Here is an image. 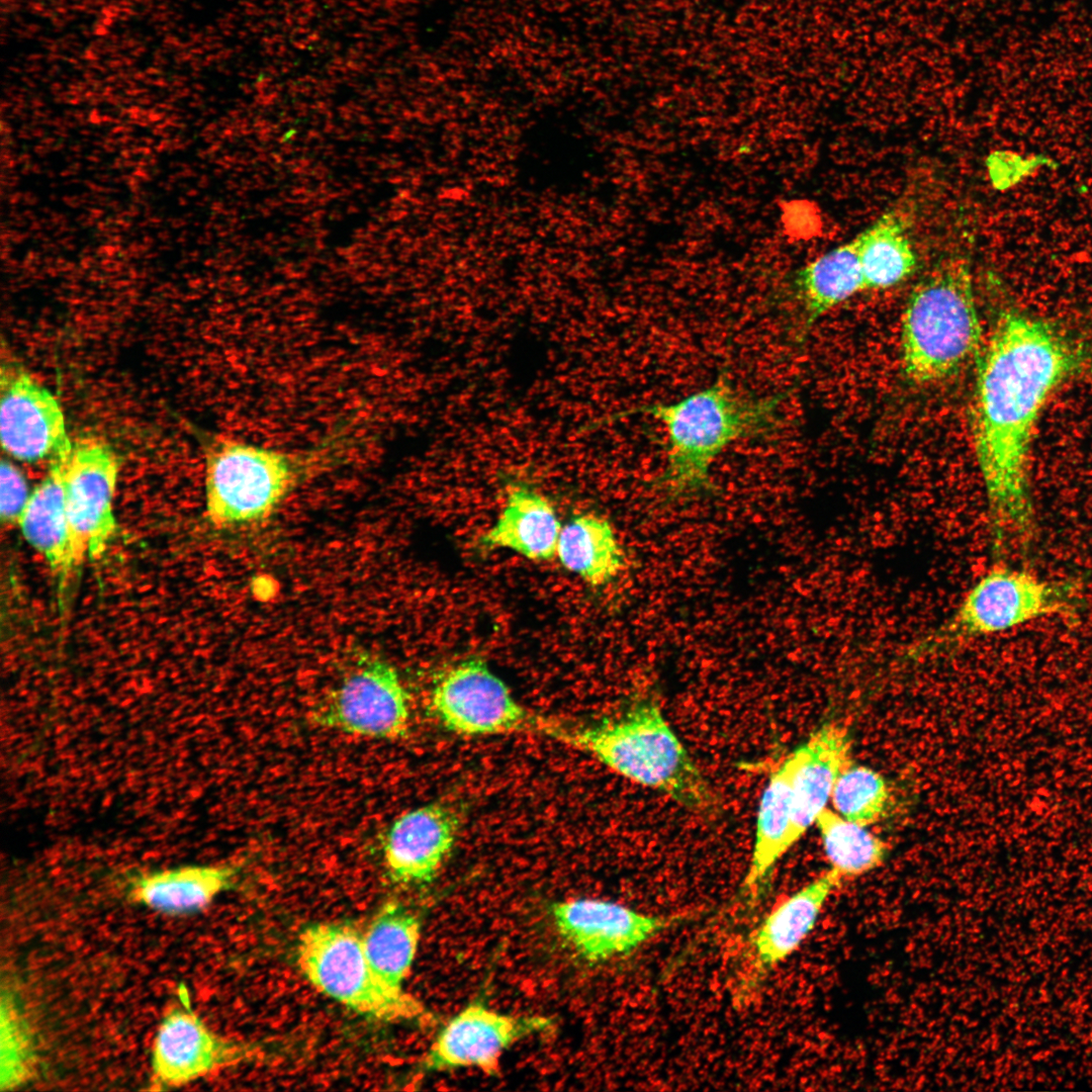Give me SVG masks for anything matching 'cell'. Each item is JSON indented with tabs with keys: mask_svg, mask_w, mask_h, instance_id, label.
Wrapping results in <instances>:
<instances>
[{
	"mask_svg": "<svg viewBox=\"0 0 1092 1092\" xmlns=\"http://www.w3.org/2000/svg\"><path fill=\"white\" fill-rule=\"evenodd\" d=\"M1082 364L1051 325L1018 313L998 321L978 368L972 435L997 543L1034 534L1029 482L1033 428L1051 392Z\"/></svg>",
	"mask_w": 1092,
	"mask_h": 1092,
	"instance_id": "cell-1",
	"label": "cell"
},
{
	"mask_svg": "<svg viewBox=\"0 0 1092 1092\" xmlns=\"http://www.w3.org/2000/svg\"><path fill=\"white\" fill-rule=\"evenodd\" d=\"M783 398L744 396L721 375L679 400L644 404L625 415H648L663 425L666 457L655 485L668 498H681L711 491L714 460L733 442L774 429Z\"/></svg>",
	"mask_w": 1092,
	"mask_h": 1092,
	"instance_id": "cell-2",
	"label": "cell"
},
{
	"mask_svg": "<svg viewBox=\"0 0 1092 1092\" xmlns=\"http://www.w3.org/2000/svg\"><path fill=\"white\" fill-rule=\"evenodd\" d=\"M548 736L687 808L706 810L713 804L706 779L652 697L639 696L621 715L587 727L570 729L555 723Z\"/></svg>",
	"mask_w": 1092,
	"mask_h": 1092,
	"instance_id": "cell-3",
	"label": "cell"
},
{
	"mask_svg": "<svg viewBox=\"0 0 1092 1092\" xmlns=\"http://www.w3.org/2000/svg\"><path fill=\"white\" fill-rule=\"evenodd\" d=\"M982 330L968 265L948 260L910 293L901 321L900 358L917 385L944 381L976 356Z\"/></svg>",
	"mask_w": 1092,
	"mask_h": 1092,
	"instance_id": "cell-4",
	"label": "cell"
},
{
	"mask_svg": "<svg viewBox=\"0 0 1092 1092\" xmlns=\"http://www.w3.org/2000/svg\"><path fill=\"white\" fill-rule=\"evenodd\" d=\"M327 443L304 453L285 452L233 439H215L206 452V513L216 527L267 518L297 479L322 455Z\"/></svg>",
	"mask_w": 1092,
	"mask_h": 1092,
	"instance_id": "cell-5",
	"label": "cell"
},
{
	"mask_svg": "<svg viewBox=\"0 0 1092 1092\" xmlns=\"http://www.w3.org/2000/svg\"><path fill=\"white\" fill-rule=\"evenodd\" d=\"M296 963L317 991L363 1016L398 1022L428 1015L420 1000L377 974L365 952L362 935L347 924L321 922L304 928L296 946Z\"/></svg>",
	"mask_w": 1092,
	"mask_h": 1092,
	"instance_id": "cell-6",
	"label": "cell"
},
{
	"mask_svg": "<svg viewBox=\"0 0 1092 1092\" xmlns=\"http://www.w3.org/2000/svg\"><path fill=\"white\" fill-rule=\"evenodd\" d=\"M1068 589L1026 571L996 566L965 594L950 616L915 648L940 650L965 640L1001 633L1031 620L1066 613Z\"/></svg>",
	"mask_w": 1092,
	"mask_h": 1092,
	"instance_id": "cell-7",
	"label": "cell"
},
{
	"mask_svg": "<svg viewBox=\"0 0 1092 1092\" xmlns=\"http://www.w3.org/2000/svg\"><path fill=\"white\" fill-rule=\"evenodd\" d=\"M430 710L448 731L489 736L522 731L546 734L552 721L520 704L508 686L477 658L450 667L434 685Z\"/></svg>",
	"mask_w": 1092,
	"mask_h": 1092,
	"instance_id": "cell-8",
	"label": "cell"
},
{
	"mask_svg": "<svg viewBox=\"0 0 1092 1092\" xmlns=\"http://www.w3.org/2000/svg\"><path fill=\"white\" fill-rule=\"evenodd\" d=\"M119 462L103 441L73 445L63 467L67 515L77 556L99 559L116 531L113 498Z\"/></svg>",
	"mask_w": 1092,
	"mask_h": 1092,
	"instance_id": "cell-9",
	"label": "cell"
},
{
	"mask_svg": "<svg viewBox=\"0 0 1092 1092\" xmlns=\"http://www.w3.org/2000/svg\"><path fill=\"white\" fill-rule=\"evenodd\" d=\"M312 719L348 735L397 739L410 727L408 695L393 666L373 660L349 674Z\"/></svg>",
	"mask_w": 1092,
	"mask_h": 1092,
	"instance_id": "cell-10",
	"label": "cell"
},
{
	"mask_svg": "<svg viewBox=\"0 0 1092 1092\" xmlns=\"http://www.w3.org/2000/svg\"><path fill=\"white\" fill-rule=\"evenodd\" d=\"M552 1024L553 1020L547 1016L506 1014L480 1002H471L439 1031L421 1068L426 1072L476 1068L494 1075L507 1049L547 1030Z\"/></svg>",
	"mask_w": 1092,
	"mask_h": 1092,
	"instance_id": "cell-11",
	"label": "cell"
},
{
	"mask_svg": "<svg viewBox=\"0 0 1092 1092\" xmlns=\"http://www.w3.org/2000/svg\"><path fill=\"white\" fill-rule=\"evenodd\" d=\"M551 918L558 935L589 964L630 954L682 920L593 898L558 901L551 906Z\"/></svg>",
	"mask_w": 1092,
	"mask_h": 1092,
	"instance_id": "cell-12",
	"label": "cell"
},
{
	"mask_svg": "<svg viewBox=\"0 0 1092 1092\" xmlns=\"http://www.w3.org/2000/svg\"><path fill=\"white\" fill-rule=\"evenodd\" d=\"M0 436L3 449L29 463L52 460L72 449L57 398L24 370L3 366Z\"/></svg>",
	"mask_w": 1092,
	"mask_h": 1092,
	"instance_id": "cell-13",
	"label": "cell"
},
{
	"mask_svg": "<svg viewBox=\"0 0 1092 1092\" xmlns=\"http://www.w3.org/2000/svg\"><path fill=\"white\" fill-rule=\"evenodd\" d=\"M258 1052L253 1043L215 1034L189 1008L175 1007L163 1017L154 1039V1081L168 1087L184 1085L250 1061Z\"/></svg>",
	"mask_w": 1092,
	"mask_h": 1092,
	"instance_id": "cell-14",
	"label": "cell"
},
{
	"mask_svg": "<svg viewBox=\"0 0 1092 1092\" xmlns=\"http://www.w3.org/2000/svg\"><path fill=\"white\" fill-rule=\"evenodd\" d=\"M457 834V817L445 804L430 803L403 812L383 839L389 879L400 885L431 883L451 853Z\"/></svg>",
	"mask_w": 1092,
	"mask_h": 1092,
	"instance_id": "cell-15",
	"label": "cell"
},
{
	"mask_svg": "<svg viewBox=\"0 0 1092 1092\" xmlns=\"http://www.w3.org/2000/svg\"><path fill=\"white\" fill-rule=\"evenodd\" d=\"M841 878L828 870L782 900L752 932L749 943L757 975L791 957L813 931Z\"/></svg>",
	"mask_w": 1092,
	"mask_h": 1092,
	"instance_id": "cell-16",
	"label": "cell"
},
{
	"mask_svg": "<svg viewBox=\"0 0 1092 1092\" xmlns=\"http://www.w3.org/2000/svg\"><path fill=\"white\" fill-rule=\"evenodd\" d=\"M850 737L835 723H825L794 751L792 840L795 844L816 822L830 800L835 781L850 762Z\"/></svg>",
	"mask_w": 1092,
	"mask_h": 1092,
	"instance_id": "cell-17",
	"label": "cell"
},
{
	"mask_svg": "<svg viewBox=\"0 0 1092 1092\" xmlns=\"http://www.w3.org/2000/svg\"><path fill=\"white\" fill-rule=\"evenodd\" d=\"M796 760L793 751L770 775L760 798L752 854L741 886V894L749 903L757 902L767 892L778 861L794 845L792 780Z\"/></svg>",
	"mask_w": 1092,
	"mask_h": 1092,
	"instance_id": "cell-18",
	"label": "cell"
},
{
	"mask_svg": "<svg viewBox=\"0 0 1092 1092\" xmlns=\"http://www.w3.org/2000/svg\"><path fill=\"white\" fill-rule=\"evenodd\" d=\"M71 450L50 460L46 477L30 493L17 524L25 540L46 559L60 583H65L81 564L73 543L63 484L64 462Z\"/></svg>",
	"mask_w": 1092,
	"mask_h": 1092,
	"instance_id": "cell-19",
	"label": "cell"
},
{
	"mask_svg": "<svg viewBox=\"0 0 1092 1092\" xmlns=\"http://www.w3.org/2000/svg\"><path fill=\"white\" fill-rule=\"evenodd\" d=\"M561 528L547 497L518 486L509 492L500 515L478 544L482 549L504 548L531 560L546 561L556 556Z\"/></svg>",
	"mask_w": 1092,
	"mask_h": 1092,
	"instance_id": "cell-20",
	"label": "cell"
},
{
	"mask_svg": "<svg viewBox=\"0 0 1092 1092\" xmlns=\"http://www.w3.org/2000/svg\"><path fill=\"white\" fill-rule=\"evenodd\" d=\"M235 864L186 866L135 877L129 886L131 901L155 911L180 915L207 906L230 889L239 875Z\"/></svg>",
	"mask_w": 1092,
	"mask_h": 1092,
	"instance_id": "cell-21",
	"label": "cell"
},
{
	"mask_svg": "<svg viewBox=\"0 0 1092 1092\" xmlns=\"http://www.w3.org/2000/svg\"><path fill=\"white\" fill-rule=\"evenodd\" d=\"M792 290L800 302L805 326L866 290L856 244L852 239L797 270Z\"/></svg>",
	"mask_w": 1092,
	"mask_h": 1092,
	"instance_id": "cell-22",
	"label": "cell"
},
{
	"mask_svg": "<svg viewBox=\"0 0 1092 1092\" xmlns=\"http://www.w3.org/2000/svg\"><path fill=\"white\" fill-rule=\"evenodd\" d=\"M556 556L562 566L592 586H603L623 570L625 556L610 522L581 514L561 528Z\"/></svg>",
	"mask_w": 1092,
	"mask_h": 1092,
	"instance_id": "cell-23",
	"label": "cell"
},
{
	"mask_svg": "<svg viewBox=\"0 0 1092 1092\" xmlns=\"http://www.w3.org/2000/svg\"><path fill=\"white\" fill-rule=\"evenodd\" d=\"M906 228L904 215L892 209L853 239L866 290L892 287L914 272L917 259Z\"/></svg>",
	"mask_w": 1092,
	"mask_h": 1092,
	"instance_id": "cell-24",
	"label": "cell"
},
{
	"mask_svg": "<svg viewBox=\"0 0 1092 1092\" xmlns=\"http://www.w3.org/2000/svg\"><path fill=\"white\" fill-rule=\"evenodd\" d=\"M421 921L396 902L385 904L362 935L363 946L377 974L390 986L402 989L415 960Z\"/></svg>",
	"mask_w": 1092,
	"mask_h": 1092,
	"instance_id": "cell-25",
	"label": "cell"
},
{
	"mask_svg": "<svg viewBox=\"0 0 1092 1092\" xmlns=\"http://www.w3.org/2000/svg\"><path fill=\"white\" fill-rule=\"evenodd\" d=\"M826 859L841 880L860 877L879 868L887 857L888 847L860 824L825 808L817 819Z\"/></svg>",
	"mask_w": 1092,
	"mask_h": 1092,
	"instance_id": "cell-26",
	"label": "cell"
},
{
	"mask_svg": "<svg viewBox=\"0 0 1092 1092\" xmlns=\"http://www.w3.org/2000/svg\"><path fill=\"white\" fill-rule=\"evenodd\" d=\"M830 800L845 819L868 826L879 821L890 802V790L876 770L849 762L837 777Z\"/></svg>",
	"mask_w": 1092,
	"mask_h": 1092,
	"instance_id": "cell-27",
	"label": "cell"
},
{
	"mask_svg": "<svg viewBox=\"0 0 1092 1092\" xmlns=\"http://www.w3.org/2000/svg\"><path fill=\"white\" fill-rule=\"evenodd\" d=\"M0 1010V1087L4 1091L31 1077L34 1051L30 1028L8 990L2 992Z\"/></svg>",
	"mask_w": 1092,
	"mask_h": 1092,
	"instance_id": "cell-28",
	"label": "cell"
},
{
	"mask_svg": "<svg viewBox=\"0 0 1092 1092\" xmlns=\"http://www.w3.org/2000/svg\"><path fill=\"white\" fill-rule=\"evenodd\" d=\"M0 480L1 519L17 525L30 496L26 480L21 471L6 460L1 462Z\"/></svg>",
	"mask_w": 1092,
	"mask_h": 1092,
	"instance_id": "cell-29",
	"label": "cell"
}]
</instances>
